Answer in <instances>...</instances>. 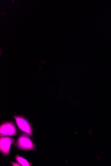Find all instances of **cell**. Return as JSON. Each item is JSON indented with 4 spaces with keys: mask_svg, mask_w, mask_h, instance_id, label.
Returning <instances> with one entry per match:
<instances>
[{
    "mask_svg": "<svg viewBox=\"0 0 111 166\" xmlns=\"http://www.w3.org/2000/svg\"><path fill=\"white\" fill-rule=\"evenodd\" d=\"M14 146L20 150L28 152V151H37L34 143L28 134L20 132L17 140L13 143Z\"/></svg>",
    "mask_w": 111,
    "mask_h": 166,
    "instance_id": "1",
    "label": "cell"
},
{
    "mask_svg": "<svg viewBox=\"0 0 111 166\" xmlns=\"http://www.w3.org/2000/svg\"><path fill=\"white\" fill-rule=\"evenodd\" d=\"M13 117L19 130L28 134L33 139V128L32 124L30 123L24 116L15 115Z\"/></svg>",
    "mask_w": 111,
    "mask_h": 166,
    "instance_id": "2",
    "label": "cell"
},
{
    "mask_svg": "<svg viewBox=\"0 0 111 166\" xmlns=\"http://www.w3.org/2000/svg\"><path fill=\"white\" fill-rule=\"evenodd\" d=\"M18 135V130L14 122L4 121L0 126V136L3 137L7 135L16 136Z\"/></svg>",
    "mask_w": 111,
    "mask_h": 166,
    "instance_id": "3",
    "label": "cell"
},
{
    "mask_svg": "<svg viewBox=\"0 0 111 166\" xmlns=\"http://www.w3.org/2000/svg\"><path fill=\"white\" fill-rule=\"evenodd\" d=\"M0 151L4 157H6L10 154L11 146L16 140L15 138L6 136L0 138Z\"/></svg>",
    "mask_w": 111,
    "mask_h": 166,
    "instance_id": "4",
    "label": "cell"
},
{
    "mask_svg": "<svg viewBox=\"0 0 111 166\" xmlns=\"http://www.w3.org/2000/svg\"><path fill=\"white\" fill-rule=\"evenodd\" d=\"M15 159L22 166H31L32 165V163L30 161L25 159V158L22 157H20L18 155H17L15 156Z\"/></svg>",
    "mask_w": 111,
    "mask_h": 166,
    "instance_id": "5",
    "label": "cell"
},
{
    "mask_svg": "<svg viewBox=\"0 0 111 166\" xmlns=\"http://www.w3.org/2000/svg\"><path fill=\"white\" fill-rule=\"evenodd\" d=\"M10 162L13 166H21V165L18 162V161H17L16 162Z\"/></svg>",
    "mask_w": 111,
    "mask_h": 166,
    "instance_id": "6",
    "label": "cell"
}]
</instances>
